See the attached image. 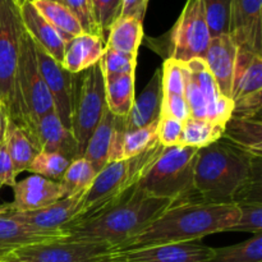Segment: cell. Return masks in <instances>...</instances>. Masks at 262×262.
Instances as JSON below:
<instances>
[{
	"label": "cell",
	"instance_id": "obj_29",
	"mask_svg": "<svg viewBox=\"0 0 262 262\" xmlns=\"http://www.w3.org/2000/svg\"><path fill=\"white\" fill-rule=\"evenodd\" d=\"M32 3L40 14L60 33L66 43L83 33L78 20L63 4L49 0H35Z\"/></svg>",
	"mask_w": 262,
	"mask_h": 262
},
{
	"label": "cell",
	"instance_id": "obj_31",
	"mask_svg": "<svg viewBox=\"0 0 262 262\" xmlns=\"http://www.w3.org/2000/svg\"><path fill=\"white\" fill-rule=\"evenodd\" d=\"M96 176L97 173L86 159L77 158L72 160L59 181L63 187L64 199L86 192Z\"/></svg>",
	"mask_w": 262,
	"mask_h": 262
},
{
	"label": "cell",
	"instance_id": "obj_1",
	"mask_svg": "<svg viewBox=\"0 0 262 262\" xmlns=\"http://www.w3.org/2000/svg\"><path fill=\"white\" fill-rule=\"evenodd\" d=\"M234 204L189 201L176 204L148 227L115 250V253L169 243L194 242L207 235L229 232L239 219Z\"/></svg>",
	"mask_w": 262,
	"mask_h": 262
},
{
	"label": "cell",
	"instance_id": "obj_40",
	"mask_svg": "<svg viewBox=\"0 0 262 262\" xmlns=\"http://www.w3.org/2000/svg\"><path fill=\"white\" fill-rule=\"evenodd\" d=\"M239 207V219L229 232H245L258 234L262 233V204H242Z\"/></svg>",
	"mask_w": 262,
	"mask_h": 262
},
{
	"label": "cell",
	"instance_id": "obj_17",
	"mask_svg": "<svg viewBox=\"0 0 262 262\" xmlns=\"http://www.w3.org/2000/svg\"><path fill=\"white\" fill-rule=\"evenodd\" d=\"M13 192L14 199L7 206L13 211L19 212L42 209L64 199L63 187L59 182L35 174L15 182Z\"/></svg>",
	"mask_w": 262,
	"mask_h": 262
},
{
	"label": "cell",
	"instance_id": "obj_2",
	"mask_svg": "<svg viewBox=\"0 0 262 262\" xmlns=\"http://www.w3.org/2000/svg\"><path fill=\"white\" fill-rule=\"evenodd\" d=\"M176 202L168 199L147 196L135 188L119 202L107 209L77 220L63 230L66 239L105 243L117 250Z\"/></svg>",
	"mask_w": 262,
	"mask_h": 262
},
{
	"label": "cell",
	"instance_id": "obj_22",
	"mask_svg": "<svg viewBox=\"0 0 262 262\" xmlns=\"http://www.w3.org/2000/svg\"><path fill=\"white\" fill-rule=\"evenodd\" d=\"M66 238L63 233L41 232L31 229L10 215L9 210L0 206V257L25 246L50 242Z\"/></svg>",
	"mask_w": 262,
	"mask_h": 262
},
{
	"label": "cell",
	"instance_id": "obj_15",
	"mask_svg": "<svg viewBox=\"0 0 262 262\" xmlns=\"http://www.w3.org/2000/svg\"><path fill=\"white\" fill-rule=\"evenodd\" d=\"M229 35L239 50L262 55V0H232Z\"/></svg>",
	"mask_w": 262,
	"mask_h": 262
},
{
	"label": "cell",
	"instance_id": "obj_18",
	"mask_svg": "<svg viewBox=\"0 0 262 262\" xmlns=\"http://www.w3.org/2000/svg\"><path fill=\"white\" fill-rule=\"evenodd\" d=\"M237 54V45L228 33V35L211 37L209 48L204 56L205 64L211 73L219 92L230 100H232Z\"/></svg>",
	"mask_w": 262,
	"mask_h": 262
},
{
	"label": "cell",
	"instance_id": "obj_16",
	"mask_svg": "<svg viewBox=\"0 0 262 262\" xmlns=\"http://www.w3.org/2000/svg\"><path fill=\"white\" fill-rule=\"evenodd\" d=\"M212 253L214 248L194 241L115 253L114 262H207Z\"/></svg>",
	"mask_w": 262,
	"mask_h": 262
},
{
	"label": "cell",
	"instance_id": "obj_6",
	"mask_svg": "<svg viewBox=\"0 0 262 262\" xmlns=\"http://www.w3.org/2000/svg\"><path fill=\"white\" fill-rule=\"evenodd\" d=\"M199 148L188 146L165 147L136 188L147 196L168 199L176 204L200 201L193 186Z\"/></svg>",
	"mask_w": 262,
	"mask_h": 262
},
{
	"label": "cell",
	"instance_id": "obj_10",
	"mask_svg": "<svg viewBox=\"0 0 262 262\" xmlns=\"http://www.w3.org/2000/svg\"><path fill=\"white\" fill-rule=\"evenodd\" d=\"M211 41L202 0H187L169 32L168 58L181 63L204 59ZM166 58V59H168Z\"/></svg>",
	"mask_w": 262,
	"mask_h": 262
},
{
	"label": "cell",
	"instance_id": "obj_3",
	"mask_svg": "<svg viewBox=\"0 0 262 262\" xmlns=\"http://www.w3.org/2000/svg\"><path fill=\"white\" fill-rule=\"evenodd\" d=\"M257 174H261V158H253L219 140L199 150L194 191L202 202L233 204L239 189Z\"/></svg>",
	"mask_w": 262,
	"mask_h": 262
},
{
	"label": "cell",
	"instance_id": "obj_48",
	"mask_svg": "<svg viewBox=\"0 0 262 262\" xmlns=\"http://www.w3.org/2000/svg\"><path fill=\"white\" fill-rule=\"evenodd\" d=\"M2 187H3V186H2V184H0V188H2Z\"/></svg>",
	"mask_w": 262,
	"mask_h": 262
},
{
	"label": "cell",
	"instance_id": "obj_26",
	"mask_svg": "<svg viewBox=\"0 0 262 262\" xmlns=\"http://www.w3.org/2000/svg\"><path fill=\"white\" fill-rule=\"evenodd\" d=\"M143 38L142 22L132 17H119L112 26L105 46L127 55H138Z\"/></svg>",
	"mask_w": 262,
	"mask_h": 262
},
{
	"label": "cell",
	"instance_id": "obj_25",
	"mask_svg": "<svg viewBox=\"0 0 262 262\" xmlns=\"http://www.w3.org/2000/svg\"><path fill=\"white\" fill-rule=\"evenodd\" d=\"M220 140L253 158H262L261 119L230 117L225 123Z\"/></svg>",
	"mask_w": 262,
	"mask_h": 262
},
{
	"label": "cell",
	"instance_id": "obj_21",
	"mask_svg": "<svg viewBox=\"0 0 262 262\" xmlns=\"http://www.w3.org/2000/svg\"><path fill=\"white\" fill-rule=\"evenodd\" d=\"M20 18L25 30L31 36L36 45L40 46L55 61L61 64L66 49V41L60 33L40 14L32 2L20 4Z\"/></svg>",
	"mask_w": 262,
	"mask_h": 262
},
{
	"label": "cell",
	"instance_id": "obj_24",
	"mask_svg": "<svg viewBox=\"0 0 262 262\" xmlns=\"http://www.w3.org/2000/svg\"><path fill=\"white\" fill-rule=\"evenodd\" d=\"M104 50L105 43L101 37L82 33L66 43L61 66L71 73L78 74L99 63Z\"/></svg>",
	"mask_w": 262,
	"mask_h": 262
},
{
	"label": "cell",
	"instance_id": "obj_33",
	"mask_svg": "<svg viewBox=\"0 0 262 262\" xmlns=\"http://www.w3.org/2000/svg\"><path fill=\"white\" fill-rule=\"evenodd\" d=\"M158 122L137 129L125 130L122 142V159L135 158L158 142Z\"/></svg>",
	"mask_w": 262,
	"mask_h": 262
},
{
	"label": "cell",
	"instance_id": "obj_43",
	"mask_svg": "<svg viewBox=\"0 0 262 262\" xmlns=\"http://www.w3.org/2000/svg\"><path fill=\"white\" fill-rule=\"evenodd\" d=\"M15 178H17V174L13 168V163L7 151L5 142H3L0 143V184L13 188L17 182Z\"/></svg>",
	"mask_w": 262,
	"mask_h": 262
},
{
	"label": "cell",
	"instance_id": "obj_8",
	"mask_svg": "<svg viewBox=\"0 0 262 262\" xmlns=\"http://www.w3.org/2000/svg\"><path fill=\"white\" fill-rule=\"evenodd\" d=\"M23 23L19 0H0V101L9 119L15 106V74Z\"/></svg>",
	"mask_w": 262,
	"mask_h": 262
},
{
	"label": "cell",
	"instance_id": "obj_30",
	"mask_svg": "<svg viewBox=\"0 0 262 262\" xmlns=\"http://www.w3.org/2000/svg\"><path fill=\"white\" fill-rule=\"evenodd\" d=\"M224 125L206 119H196L189 117L183 122L181 145L194 148H204L222 138Z\"/></svg>",
	"mask_w": 262,
	"mask_h": 262
},
{
	"label": "cell",
	"instance_id": "obj_12",
	"mask_svg": "<svg viewBox=\"0 0 262 262\" xmlns=\"http://www.w3.org/2000/svg\"><path fill=\"white\" fill-rule=\"evenodd\" d=\"M35 53L40 73L53 99L54 112L64 127L72 130V109H73L74 94H76L79 73L73 74L64 69L60 63L54 60L36 43Z\"/></svg>",
	"mask_w": 262,
	"mask_h": 262
},
{
	"label": "cell",
	"instance_id": "obj_45",
	"mask_svg": "<svg viewBox=\"0 0 262 262\" xmlns=\"http://www.w3.org/2000/svg\"><path fill=\"white\" fill-rule=\"evenodd\" d=\"M8 120H9V115H8L7 107H5L4 105L2 104V101H0V143L4 142Z\"/></svg>",
	"mask_w": 262,
	"mask_h": 262
},
{
	"label": "cell",
	"instance_id": "obj_5",
	"mask_svg": "<svg viewBox=\"0 0 262 262\" xmlns=\"http://www.w3.org/2000/svg\"><path fill=\"white\" fill-rule=\"evenodd\" d=\"M164 148L165 147L158 141L135 158L122 159L107 164L97 173L84 194L81 219L92 216L127 196L158 160Z\"/></svg>",
	"mask_w": 262,
	"mask_h": 262
},
{
	"label": "cell",
	"instance_id": "obj_14",
	"mask_svg": "<svg viewBox=\"0 0 262 262\" xmlns=\"http://www.w3.org/2000/svg\"><path fill=\"white\" fill-rule=\"evenodd\" d=\"M86 192L76 194V196L66 197L50 206L33 210V211H13L7 205L4 206L9 210L10 215L15 220L31 229L41 230V232L63 233L67 227L81 219Z\"/></svg>",
	"mask_w": 262,
	"mask_h": 262
},
{
	"label": "cell",
	"instance_id": "obj_42",
	"mask_svg": "<svg viewBox=\"0 0 262 262\" xmlns=\"http://www.w3.org/2000/svg\"><path fill=\"white\" fill-rule=\"evenodd\" d=\"M161 117L174 118L181 122H186L191 117L188 104L184 96H166L163 97Z\"/></svg>",
	"mask_w": 262,
	"mask_h": 262
},
{
	"label": "cell",
	"instance_id": "obj_39",
	"mask_svg": "<svg viewBox=\"0 0 262 262\" xmlns=\"http://www.w3.org/2000/svg\"><path fill=\"white\" fill-rule=\"evenodd\" d=\"M163 73V94L166 96H184L183 63L174 59H165L161 68Z\"/></svg>",
	"mask_w": 262,
	"mask_h": 262
},
{
	"label": "cell",
	"instance_id": "obj_27",
	"mask_svg": "<svg viewBox=\"0 0 262 262\" xmlns=\"http://www.w3.org/2000/svg\"><path fill=\"white\" fill-rule=\"evenodd\" d=\"M135 74L104 77L107 109L114 115L127 118L135 102Z\"/></svg>",
	"mask_w": 262,
	"mask_h": 262
},
{
	"label": "cell",
	"instance_id": "obj_19",
	"mask_svg": "<svg viewBox=\"0 0 262 262\" xmlns=\"http://www.w3.org/2000/svg\"><path fill=\"white\" fill-rule=\"evenodd\" d=\"M184 67L206 104V119L225 125L228 119L232 117L233 101L220 94L204 59H192L184 63Z\"/></svg>",
	"mask_w": 262,
	"mask_h": 262
},
{
	"label": "cell",
	"instance_id": "obj_34",
	"mask_svg": "<svg viewBox=\"0 0 262 262\" xmlns=\"http://www.w3.org/2000/svg\"><path fill=\"white\" fill-rule=\"evenodd\" d=\"M72 160L67 159L66 156L60 155V154L54 152H43L40 151L35 159L31 163L30 168L27 171L33 173L35 176L43 177L50 181L59 182L66 173L67 168L69 166Z\"/></svg>",
	"mask_w": 262,
	"mask_h": 262
},
{
	"label": "cell",
	"instance_id": "obj_4",
	"mask_svg": "<svg viewBox=\"0 0 262 262\" xmlns=\"http://www.w3.org/2000/svg\"><path fill=\"white\" fill-rule=\"evenodd\" d=\"M51 112H54L53 99L38 69L35 42L23 27L15 74V106L10 120L15 123L36 146L37 122Z\"/></svg>",
	"mask_w": 262,
	"mask_h": 262
},
{
	"label": "cell",
	"instance_id": "obj_11",
	"mask_svg": "<svg viewBox=\"0 0 262 262\" xmlns=\"http://www.w3.org/2000/svg\"><path fill=\"white\" fill-rule=\"evenodd\" d=\"M232 117L260 119L262 107V55L238 49L233 78Z\"/></svg>",
	"mask_w": 262,
	"mask_h": 262
},
{
	"label": "cell",
	"instance_id": "obj_46",
	"mask_svg": "<svg viewBox=\"0 0 262 262\" xmlns=\"http://www.w3.org/2000/svg\"><path fill=\"white\" fill-rule=\"evenodd\" d=\"M23 2H26V0H19V3H20V4H22ZM27 2H35V0H27Z\"/></svg>",
	"mask_w": 262,
	"mask_h": 262
},
{
	"label": "cell",
	"instance_id": "obj_9",
	"mask_svg": "<svg viewBox=\"0 0 262 262\" xmlns=\"http://www.w3.org/2000/svg\"><path fill=\"white\" fill-rule=\"evenodd\" d=\"M115 248L105 243L66 238L36 243L12 251L0 262H114Z\"/></svg>",
	"mask_w": 262,
	"mask_h": 262
},
{
	"label": "cell",
	"instance_id": "obj_20",
	"mask_svg": "<svg viewBox=\"0 0 262 262\" xmlns=\"http://www.w3.org/2000/svg\"><path fill=\"white\" fill-rule=\"evenodd\" d=\"M36 146L38 151L60 154L69 160L78 158V143L76 137L71 129L64 127L55 112L43 115L37 122Z\"/></svg>",
	"mask_w": 262,
	"mask_h": 262
},
{
	"label": "cell",
	"instance_id": "obj_47",
	"mask_svg": "<svg viewBox=\"0 0 262 262\" xmlns=\"http://www.w3.org/2000/svg\"><path fill=\"white\" fill-rule=\"evenodd\" d=\"M49 2H59V0H49Z\"/></svg>",
	"mask_w": 262,
	"mask_h": 262
},
{
	"label": "cell",
	"instance_id": "obj_35",
	"mask_svg": "<svg viewBox=\"0 0 262 262\" xmlns=\"http://www.w3.org/2000/svg\"><path fill=\"white\" fill-rule=\"evenodd\" d=\"M202 3L211 37L228 35L232 0H202Z\"/></svg>",
	"mask_w": 262,
	"mask_h": 262
},
{
	"label": "cell",
	"instance_id": "obj_23",
	"mask_svg": "<svg viewBox=\"0 0 262 262\" xmlns=\"http://www.w3.org/2000/svg\"><path fill=\"white\" fill-rule=\"evenodd\" d=\"M163 97V73L161 68H158L140 97L135 99L125 118V129L133 130L158 122L161 117Z\"/></svg>",
	"mask_w": 262,
	"mask_h": 262
},
{
	"label": "cell",
	"instance_id": "obj_32",
	"mask_svg": "<svg viewBox=\"0 0 262 262\" xmlns=\"http://www.w3.org/2000/svg\"><path fill=\"white\" fill-rule=\"evenodd\" d=\"M207 262H262V233L238 245L214 248L212 257Z\"/></svg>",
	"mask_w": 262,
	"mask_h": 262
},
{
	"label": "cell",
	"instance_id": "obj_38",
	"mask_svg": "<svg viewBox=\"0 0 262 262\" xmlns=\"http://www.w3.org/2000/svg\"><path fill=\"white\" fill-rule=\"evenodd\" d=\"M58 3L63 4L64 7L71 10L72 14L76 17V19L81 25L83 33L101 37L91 0H59Z\"/></svg>",
	"mask_w": 262,
	"mask_h": 262
},
{
	"label": "cell",
	"instance_id": "obj_28",
	"mask_svg": "<svg viewBox=\"0 0 262 262\" xmlns=\"http://www.w3.org/2000/svg\"><path fill=\"white\" fill-rule=\"evenodd\" d=\"M4 142L17 176L27 170L35 156L40 152L30 137L10 119L8 120Z\"/></svg>",
	"mask_w": 262,
	"mask_h": 262
},
{
	"label": "cell",
	"instance_id": "obj_7",
	"mask_svg": "<svg viewBox=\"0 0 262 262\" xmlns=\"http://www.w3.org/2000/svg\"><path fill=\"white\" fill-rule=\"evenodd\" d=\"M107 109L105 82L100 61L81 72L72 109V132L78 143V158H82L89 140Z\"/></svg>",
	"mask_w": 262,
	"mask_h": 262
},
{
	"label": "cell",
	"instance_id": "obj_13",
	"mask_svg": "<svg viewBox=\"0 0 262 262\" xmlns=\"http://www.w3.org/2000/svg\"><path fill=\"white\" fill-rule=\"evenodd\" d=\"M125 130V118L117 117L109 109L105 110L82 156L96 173L112 161L122 160V142Z\"/></svg>",
	"mask_w": 262,
	"mask_h": 262
},
{
	"label": "cell",
	"instance_id": "obj_36",
	"mask_svg": "<svg viewBox=\"0 0 262 262\" xmlns=\"http://www.w3.org/2000/svg\"><path fill=\"white\" fill-rule=\"evenodd\" d=\"M100 66H101L104 77L136 73L137 56L118 53V51L112 50V49L105 46L102 58L100 59Z\"/></svg>",
	"mask_w": 262,
	"mask_h": 262
},
{
	"label": "cell",
	"instance_id": "obj_41",
	"mask_svg": "<svg viewBox=\"0 0 262 262\" xmlns=\"http://www.w3.org/2000/svg\"><path fill=\"white\" fill-rule=\"evenodd\" d=\"M183 122L174 118L160 117L158 122V141L164 147H174L181 145Z\"/></svg>",
	"mask_w": 262,
	"mask_h": 262
},
{
	"label": "cell",
	"instance_id": "obj_37",
	"mask_svg": "<svg viewBox=\"0 0 262 262\" xmlns=\"http://www.w3.org/2000/svg\"><path fill=\"white\" fill-rule=\"evenodd\" d=\"M94 7L95 18L99 26L100 35L104 43L106 42L107 35L115 20L120 17L122 0H91Z\"/></svg>",
	"mask_w": 262,
	"mask_h": 262
},
{
	"label": "cell",
	"instance_id": "obj_44",
	"mask_svg": "<svg viewBox=\"0 0 262 262\" xmlns=\"http://www.w3.org/2000/svg\"><path fill=\"white\" fill-rule=\"evenodd\" d=\"M148 0H122L120 17H132L143 22Z\"/></svg>",
	"mask_w": 262,
	"mask_h": 262
}]
</instances>
